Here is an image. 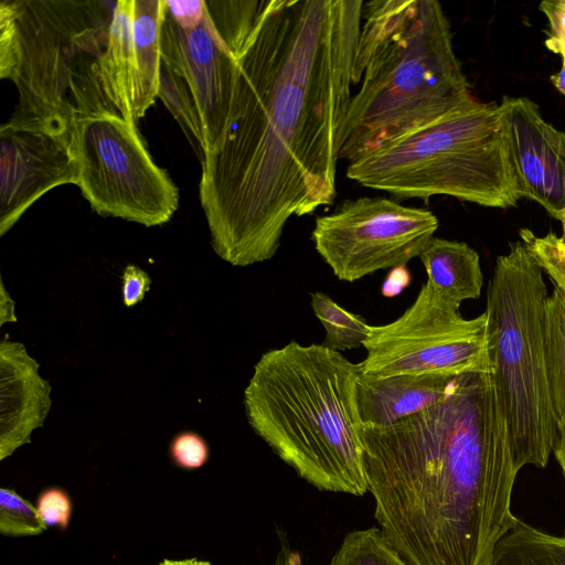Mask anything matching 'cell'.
I'll use <instances>...</instances> for the list:
<instances>
[{
	"mask_svg": "<svg viewBox=\"0 0 565 565\" xmlns=\"http://www.w3.org/2000/svg\"><path fill=\"white\" fill-rule=\"evenodd\" d=\"M551 81L554 84V86L565 95V66L563 65L561 71L551 76Z\"/></svg>",
	"mask_w": 565,
	"mask_h": 565,
	"instance_id": "34",
	"label": "cell"
},
{
	"mask_svg": "<svg viewBox=\"0 0 565 565\" xmlns=\"http://www.w3.org/2000/svg\"><path fill=\"white\" fill-rule=\"evenodd\" d=\"M166 13V0H134L137 74L131 107L135 121L145 116L159 95L161 29Z\"/></svg>",
	"mask_w": 565,
	"mask_h": 565,
	"instance_id": "17",
	"label": "cell"
},
{
	"mask_svg": "<svg viewBox=\"0 0 565 565\" xmlns=\"http://www.w3.org/2000/svg\"><path fill=\"white\" fill-rule=\"evenodd\" d=\"M167 13L183 29H193L200 24L205 11L204 0L168 1Z\"/></svg>",
	"mask_w": 565,
	"mask_h": 565,
	"instance_id": "29",
	"label": "cell"
},
{
	"mask_svg": "<svg viewBox=\"0 0 565 565\" xmlns=\"http://www.w3.org/2000/svg\"><path fill=\"white\" fill-rule=\"evenodd\" d=\"M456 377L443 375H396L383 379L360 373L358 405L361 422L387 426L437 404Z\"/></svg>",
	"mask_w": 565,
	"mask_h": 565,
	"instance_id": "15",
	"label": "cell"
},
{
	"mask_svg": "<svg viewBox=\"0 0 565 565\" xmlns=\"http://www.w3.org/2000/svg\"><path fill=\"white\" fill-rule=\"evenodd\" d=\"M158 565H212V563H210L209 561L190 557V558H182V559L164 558Z\"/></svg>",
	"mask_w": 565,
	"mask_h": 565,
	"instance_id": "33",
	"label": "cell"
},
{
	"mask_svg": "<svg viewBox=\"0 0 565 565\" xmlns=\"http://www.w3.org/2000/svg\"><path fill=\"white\" fill-rule=\"evenodd\" d=\"M352 82L338 137L349 163L477 100L435 0L364 2Z\"/></svg>",
	"mask_w": 565,
	"mask_h": 565,
	"instance_id": "3",
	"label": "cell"
},
{
	"mask_svg": "<svg viewBox=\"0 0 565 565\" xmlns=\"http://www.w3.org/2000/svg\"><path fill=\"white\" fill-rule=\"evenodd\" d=\"M540 10L546 15L551 29L545 45L562 56L565 66V0L543 1Z\"/></svg>",
	"mask_w": 565,
	"mask_h": 565,
	"instance_id": "27",
	"label": "cell"
},
{
	"mask_svg": "<svg viewBox=\"0 0 565 565\" xmlns=\"http://www.w3.org/2000/svg\"><path fill=\"white\" fill-rule=\"evenodd\" d=\"M520 196L565 220V134L526 97L504 96L499 104Z\"/></svg>",
	"mask_w": 565,
	"mask_h": 565,
	"instance_id": "12",
	"label": "cell"
},
{
	"mask_svg": "<svg viewBox=\"0 0 565 565\" xmlns=\"http://www.w3.org/2000/svg\"><path fill=\"white\" fill-rule=\"evenodd\" d=\"M311 307L326 330L323 347L338 352L363 347L370 324L362 317L319 291L311 295Z\"/></svg>",
	"mask_w": 565,
	"mask_h": 565,
	"instance_id": "21",
	"label": "cell"
},
{
	"mask_svg": "<svg viewBox=\"0 0 565 565\" xmlns=\"http://www.w3.org/2000/svg\"><path fill=\"white\" fill-rule=\"evenodd\" d=\"M437 228V216L426 209L361 196L318 217L312 241L340 280L354 281L419 257Z\"/></svg>",
	"mask_w": 565,
	"mask_h": 565,
	"instance_id": "11",
	"label": "cell"
},
{
	"mask_svg": "<svg viewBox=\"0 0 565 565\" xmlns=\"http://www.w3.org/2000/svg\"><path fill=\"white\" fill-rule=\"evenodd\" d=\"M491 565H565V533L553 535L519 519L495 545Z\"/></svg>",
	"mask_w": 565,
	"mask_h": 565,
	"instance_id": "19",
	"label": "cell"
},
{
	"mask_svg": "<svg viewBox=\"0 0 565 565\" xmlns=\"http://www.w3.org/2000/svg\"><path fill=\"white\" fill-rule=\"evenodd\" d=\"M71 151L76 185L99 215L150 227L167 223L177 211L178 188L153 162L136 124L114 113L79 117Z\"/></svg>",
	"mask_w": 565,
	"mask_h": 565,
	"instance_id": "9",
	"label": "cell"
},
{
	"mask_svg": "<svg viewBox=\"0 0 565 565\" xmlns=\"http://www.w3.org/2000/svg\"><path fill=\"white\" fill-rule=\"evenodd\" d=\"M39 363L24 344L8 340L0 344V460L31 443L51 408V385L39 374Z\"/></svg>",
	"mask_w": 565,
	"mask_h": 565,
	"instance_id": "14",
	"label": "cell"
},
{
	"mask_svg": "<svg viewBox=\"0 0 565 565\" xmlns=\"http://www.w3.org/2000/svg\"><path fill=\"white\" fill-rule=\"evenodd\" d=\"M278 536L279 548L276 553L273 565H303L300 554L291 548L286 533L279 531Z\"/></svg>",
	"mask_w": 565,
	"mask_h": 565,
	"instance_id": "30",
	"label": "cell"
},
{
	"mask_svg": "<svg viewBox=\"0 0 565 565\" xmlns=\"http://www.w3.org/2000/svg\"><path fill=\"white\" fill-rule=\"evenodd\" d=\"M543 347L555 418L565 419V297L554 287L543 308Z\"/></svg>",
	"mask_w": 565,
	"mask_h": 565,
	"instance_id": "20",
	"label": "cell"
},
{
	"mask_svg": "<svg viewBox=\"0 0 565 565\" xmlns=\"http://www.w3.org/2000/svg\"><path fill=\"white\" fill-rule=\"evenodd\" d=\"M36 509L45 525L66 530L70 525L73 504L70 494L62 488L51 487L40 493Z\"/></svg>",
	"mask_w": 565,
	"mask_h": 565,
	"instance_id": "26",
	"label": "cell"
},
{
	"mask_svg": "<svg viewBox=\"0 0 565 565\" xmlns=\"http://www.w3.org/2000/svg\"><path fill=\"white\" fill-rule=\"evenodd\" d=\"M14 316V301L11 299L9 292L6 290L1 280L0 287V326L6 322H17Z\"/></svg>",
	"mask_w": 565,
	"mask_h": 565,
	"instance_id": "31",
	"label": "cell"
},
{
	"mask_svg": "<svg viewBox=\"0 0 565 565\" xmlns=\"http://www.w3.org/2000/svg\"><path fill=\"white\" fill-rule=\"evenodd\" d=\"M345 175L397 199L448 195L507 209L521 198L501 107L478 99L350 162Z\"/></svg>",
	"mask_w": 565,
	"mask_h": 565,
	"instance_id": "6",
	"label": "cell"
},
{
	"mask_svg": "<svg viewBox=\"0 0 565 565\" xmlns=\"http://www.w3.org/2000/svg\"><path fill=\"white\" fill-rule=\"evenodd\" d=\"M562 225H563V236L562 237L565 241V221L562 222Z\"/></svg>",
	"mask_w": 565,
	"mask_h": 565,
	"instance_id": "35",
	"label": "cell"
},
{
	"mask_svg": "<svg viewBox=\"0 0 565 565\" xmlns=\"http://www.w3.org/2000/svg\"><path fill=\"white\" fill-rule=\"evenodd\" d=\"M328 565H409L385 539L381 529L348 533Z\"/></svg>",
	"mask_w": 565,
	"mask_h": 565,
	"instance_id": "22",
	"label": "cell"
},
{
	"mask_svg": "<svg viewBox=\"0 0 565 565\" xmlns=\"http://www.w3.org/2000/svg\"><path fill=\"white\" fill-rule=\"evenodd\" d=\"M121 296L126 307H132L143 300L150 289L151 278L136 265H127L121 277Z\"/></svg>",
	"mask_w": 565,
	"mask_h": 565,
	"instance_id": "28",
	"label": "cell"
},
{
	"mask_svg": "<svg viewBox=\"0 0 565 565\" xmlns=\"http://www.w3.org/2000/svg\"><path fill=\"white\" fill-rule=\"evenodd\" d=\"M110 4L1 1L0 77L12 81L19 93L6 126L44 131L72 143L77 118L117 115L104 93L99 67L114 13Z\"/></svg>",
	"mask_w": 565,
	"mask_h": 565,
	"instance_id": "5",
	"label": "cell"
},
{
	"mask_svg": "<svg viewBox=\"0 0 565 565\" xmlns=\"http://www.w3.org/2000/svg\"><path fill=\"white\" fill-rule=\"evenodd\" d=\"M359 377L340 352L291 341L260 356L244 391L253 430L321 491L367 492Z\"/></svg>",
	"mask_w": 565,
	"mask_h": 565,
	"instance_id": "4",
	"label": "cell"
},
{
	"mask_svg": "<svg viewBox=\"0 0 565 565\" xmlns=\"http://www.w3.org/2000/svg\"><path fill=\"white\" fill-rule=\"evenodd\" d=\"M0 235L3 236L43 194L77 184L71 143L39 130L0 128Z\"/></svg>",
	"mask_w": 565,
	"mask_h": 565,
	"instance_id": "13",
	"label": "cell"
},
{
	"mask_svg": "<svg viewBox=\"0 0 565 565\" xmlns=\"http://www.w3.org/2000/svg\"><path fill=\"white\" fill-rule=\"evenodd\" d=\"M557 439L553 449V454L562 469L565 479V419L557 425Z\"/></svg>",
	"mask_w": 565,
	"mask_h": 565,
	"instance_id": "32",
	"label": "cell"
},
{
	"mask_svg": "<svg viewBox=\"0 0 565 565\" xmlns=\"http://www.w3.org/2000/svg\"><path fill=\"white\" fill-rule=\"evenodd\" d=\"M169 454L172 462L185 470L203 467L210 457V448L200 434L193 430H183L170 441Z\"/></svg>",
	"mask_w": 565,
	"mask_h": 565,
	"instance_id": "25",
	"label": "cell"
},
{
	"mask_svg": "<svg viewBox=\"0 0 565 565\" xmlns=\"http://www.w3.org/2000/svg\"><path fill=\"white\" fill-rule=\"evenodd\" d=\"M256 20H212L205 7L200 24L183 29L166 13L158 97L200 161L218 148L228 131L238 58Z\"/></svg>",
	"mask_w": 565,
	"mask_h": 565,
	"instance_id": "8",
	"label": "cell"
},
{
	"mask_svg": "<svg viewBox=\"0 0 565 565\" xmlns=\"http://www.w3.org/2000/svg\"><path fill=\"white\" fill-rule=\"evenodd\" d=\"M361 430L367 492L393 548L409 565H491L519 521V470L491 374L457 376L434 406Z\"/></svg>",
	"mask_w": 565,
	"mask_h": 565,
	"instance_id": "2",
	"label": "cell"
},
{
	"mask_svg": "<svg viewBox=\"0 0 565 565\" xmlns=\"http://www.w3.org/2000/svg\"><path fill=\"white\" fill-rule=\"evenodd\" d=\"M104 93L117 115L136 124L131 95L137 74L134 39V0H119L114 8L108 43L100 61Z\"/></svg>",
	"mask_w": 565,
	"mask_h": 565,
	"instance_id": "16",
	"label": "cell"
},
{
	"mask_svg": "<svg viewBox=\"0 0 565 565\" xmlns=\"http://www.w3.org/2000/svg\"><path fill=\"white\" fill-rule=\"evenodd\" d=\"M459 308L427 280L399 318L370 326L360 373L376 379L490 373L488 315L465 319Z\"/></svg>",
	"mask_w": 565,
	"mask_h": 565,
	"instance_id": "10",
	"label": "cell"
},
{
	"mask_svg": "<svg viewBox=\"0 0 565 565\" xmlns=\"http://www.w3.org/2000/svg\"><path fill=\"white\" fill-rule=\"evenodd\" d=\"M521 241L529 253L545 271L554 287L565 297V241L554 233L536 236L531 230L520 231Z\"/></svg>",
	"mask_w": 565,
	"mask_h": 565,
	"instance_id": "24",
	"label": "cell"
},
{
	"mask_svg": "<svg viewBox=\"0 0 565 565\" xmlns=\"http://www.w3.org/2000/svg\"><path fill=\"white\" fill-rule=\"evenodd\" d=\"M363 6L262 0L239 54L228 131L201 161L211 244L230 264L270 259L291 216L333 202Z\"/></svg>",
	"mask_w": 565,
	"mask_h": 565,
	"instance_id": "1",
	"label": "cell"
},
{
	"mask_svg": "<svg viewBox=\"0 0 565 565\" xmlns=\"http://www.w3.org/2000/svg\"><path fill=\"white\" fill-rule=\"evenodd\" d=\"M490 374L518 470L546 467L557 439L543 347V270L522 241L497 258L487 294Z\"/></svg>",
	"mask_w": 565,
	"mask_h": 565,
	"instance_id": "7",
	"label": "cell"
},
{
	"mask_svg": "<svg viewBox=\"0 0 565 565\" xmlns=\"http://www.w3.org/2000/svg\"><path fill=\"white\" fill-rule=\"evenodd\" d=\"M427 280L447 299L461 305L481 295L478 253L463 242L434 237L419 256Z\"/></svg>",
	"mask_w": 565,
	"mask_h": 565,
	"instance_id": "18",
	"label": "cell"
},
{
	"mask_svg": "<svg viewBox=\"0 0 565 565\" xmlns=\"http://www.w3.org/2000/svg\"><path fill=\"white\" fill-rule=\"evenodd\" d=\"M47 526L36 507L14 490H0V533L9 537L36 536Z\"/></svg>",
	"mask_w": 565,
	"mask_h": 565,
	"instance_id": "23",
	"label": "cell"
}]
</instances>
